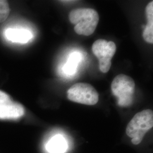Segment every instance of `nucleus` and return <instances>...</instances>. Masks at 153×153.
I'll use <instances>...</instances> for the list:
<instances>
[{"mask_svg":"<svg viewBox=\"0 0 153 153\" xmlns=\"http://www.w3.org/2000/svg\"><path fill=\"white\" fill-rule=\"evenodd\" d=\"M81 56L78 53H73L69 58L68 61L64 67V71L67 75H72L76 71L77 65Z\"/></svg>","mask_w":153,"mask_h":153,"instance_id":"9d476101","label":"nucleus"},{"mask_svg":"<svg viewBox=\"0 0 153 153\" xmlns=\"http://www.w3.org/2000/svg\"><path fill=\"white\" fill-rule=\"evenodd\" d=\"M10 9L7 1L0 0V23L6 20L9 16Z\"/></svg>","mask_w":153,"mask_h":153,"instance_id":"9b49d317","label":"nucleus"},{"mask_svg":"<svg viewBox=\"0 0 153 153\" xmlns=\"http://www.w3.org/2000/svg\"><path fill=\"white\" fill-rule=\"evenodd\" d=\"M67 97L72 102L88 105H95L99 100L98 93L95 88L86 83L73 85L68 89Z\"/></svg>","mask_w":153,"mask_h":153,"instance_id":"20e7f679","label":"nucleus"},{"mask_svg":"<svg viewBox=\"0 0 153 153\" xmlns=\"http://www.w3.org/2000/svg\"><path fill=\"white\" fill-rule=\"evenodd\" d=\"M69 19L75 26V32L81 35L90 36L94 33L99 21L98 12L91 8H79L73 10Z\"/></svg>","mask_w":153,"mask_h":153,"instance_id":"f257e3e1","label":"nucleus"},{"mask_svg":"<svg viewBox=\"0 0 153 153\" xmlns=\"http://www.w3.org/2000/svg\"><path fill=\"white\" fill-rule=\"evenodd\" d=\"M146 16L148 19V24L143 32V38L149 43H153V1L148 4L145 9Z\"/></svg>","mask_w":153,"mask_h":153,"instance_id":"6e6552de","label":"nucleus"},{"mask_svg":"<svg viewBox=\"0 0 153 153\" xmlns=\"http://www.w3.org/2000/svg\"><path fill=\"white\" fill-rule=\"evenodd\" d=\"M5 36L13 42L25 43L33 38V35L29 31L23 29L9 28L5 31Z\"/></svg>","mask_w":153,"mask_h":153,"instance_id":"0eeeda50","label":"nucleus"},{"mask_svg":"<svg viewBox=\"0 0 153 153\" xmlns=\"http://www.w3.org/2000/svg\"><path fill=\"white\" fill-rule=\"evenodd\" d=\"M116 46L113 42L104 39L97 40L93 44V53L99 60V69L103 73L109 71L111 66V59L115 54Z\"/></svg>","mask_w":153,"mask_h":153,"instance_id":"39448f33","label":"nucleus"},{"mask_svg":"<svg viewBox=\"0 0 153 153\" xmlns=\"http://www.w3.org/2000/svg\"><path fill=\"white\" fill-rule=\"evenodd\" d=\"M66 149V143L61 136L54 137L47 145V149L51 153H63Z\"/></svg>","mask_w":153,"mask_h":153,"instance_id":"1a4fd4ad","label":"nucleus"},{"mask_svg":"<svg viewBox=\"0 0 153 153\" xmlns=\"http://www.w3.org/2000/svg\"><path fill=\"white\" fill-rule=\"evenodd\" d=\"M25 114L22 104L14 102L6 94L0 91V119H18Z\"/></svg>","mask_w":153,"mask_h":153,"instance_id":"423d86ee","label":"nucleus"},{"mask_svg":"<svg viewBox=\"0 0 153 153\" xmlns=\"http://www.w3.org/2000/svg\"><path fill=\"white\" fill-rule=\"evenodd\" d=\"M153 126V111L145 109L134 115L126 126V133L131 138L132 143L137 145Z\"/></svg>","mask_w":153,"mask_h":153,"instance_id":"f03ea898","label":"nucleus"},{"mask_svg":"<svg viewBox=\"0 0 153 153\" xmlns=\"http://www.w3.org/2000/svg\"><path fill=\"white\" fill-rule=\"evenodd\" d=\"M135 83L131 77L126 74L117 75L111 83V90L118 99V104L122 107L129 106L133 102Z\"/></svg>","mask_w":153,"mask_h":153,"instance_id":"7ed1b4c3","label":"nucleus"}]
</instances>
